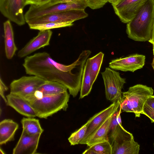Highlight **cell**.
<instances>
[{"instance_id": "cell-17", "label": "cell", "mask_w": 154, "mask_h": 154, "mask_svg": "<svg viewBox=\"0 0 154 154\" xmlns=\"http://www.w3.org/2000/svg\"><path fill=\"white\" fill-rule=\"evenodd\" d=\"M18 127V124L11 119H6L1 121L0 122V145L14 140Z\"/></svg>"}, {"instance_id": "cell-3", "label": "cell", "mask_w": 154, "mask_h": 154, "mask_svg": "<svg viewBox=\"0 0 154 154\" xmlns=\"http://www.w3.org/2000/svg\"><path fill=\"white\" fill-rule=\"evenodd\" d=\"M69 98V94L66 91L54 95L42 94L38 98L26 100L34 109L37 116L47 119L62 109L66 111Z\"/></svg>"}, {"instance_id": "cell-4", "label": "cell", "mask_w": 154, "mask_h": 154, "mask_svg": "<svg viewBox=\"0 0 154 154\" xmlns=\"http://www.w3.org/2000/svg\"><path fill=\"white\" fill-rule=\"evenodd\" d=\"M153 91L152 88L142 84L130 87L127 91L122 93L119 100L122 111L133 112L136 117H140L146 101L153 95Z\"/></svg>"}, {"instance_id": "cell-18", "label": "cell", "mask_w": 154, "mask_h": 154, "mask_svg": "<svg viewBox=\"0 0 154 154\" xmlns=\"http://www.w3.org/2000/svg\"><path fill=\"white\" fill-rule=\"evenodd\" d=\"M114 113L107 118L82 144H86L89 146L105 141H109L108 130Z\"/></svg>"}, {"instance_id": "cell-21", "label": "cell", "mask_w": 154, "mask_h": 154, "mask_svg": "<svg viewBox=\"0 0 154 154\" xmlns=\"http://www.w3.org/2000/svg\"><path fill=\"white\" fill-rule=\"evenodd\" d=\"M67 88L63 84L56 81H47L37 90L44 95L56 94L67 91Z\"/></svg>"}, {"instance_id": "cell-33", "label": "cell", "mask_w": 154, "mask_h": 154, "mask_svg": "<svg viewBox=\"0 0 154 154\" xmlns=\"http://www.w3.org/2000/svg\"><path fill=\"white\" fill-rule=\"evenodd\" d=\"M58 2H74L82 3L86 2L85 0H55Z\"/></svg>"}, {"instance_id": "cell-35", "label": "cell", "mask_w": 154, "mask_h": 154, "mask_svg": "<svg viewBox=\"0 0 154 154\" xmlns=\"http://www.w3.org/2000/svg\"><path fill=\"white\" fill-rule=\"evenodd\" d=\"M107 2L111 3L112 5L115 4L118 0H106Z\"/></svg>"}, {"instance_id": "cell-14", "label": "cell", "mask_w": 154, "mask_h": 154, "mask_svg": "<svg viewBox=\"0 0 154 154\" xmlns=\"http://www.w3.org/2000/svg\"><path fill=\"white\" fill-rule=\"evenodd\" d=\"M41 134L30 135L22 131L20 137L13 151V154L36 153Z\"/></svg>"}, {"instance_id": "cell-5", "label": "cell", "mask_w": 154, "mask_h": 154, "mask_svg": "<svg viewBox=\"0 0 154 154\" xmlns=\"http://www.w3.org/2000/svg\"><path fill=\"white\" fill-rule=\"evenodd\" d=\"M87 7L86 2H62L52 0L41 5H31L24 14L25 17L26 22L48 14L72 10H85Z\"/></svg>"}, {"instance_id": "cell-23", "label": "cell", "mask_w": 154, "mask_h": 154, "mask_svg": "<svg viewBox=\"0 0 154 154\" xmlns=\"http://www.w3.org/2000/svg\"><path fill=\"white\" fill-rule=\"evenodd\" d=\"M122 112L119 106L118 109L114 114L108 130L107 136L109 141L112 143L120 128L122 126L120 114Z\"/></svg>"}, {"instance_id": "cell-37", "label": "cell", "mask_w": 154, "mask_h": 154, "mask_svg": "<svg viewBox=\"0 0 154 154\" xmlns=\"http://www.w3.org/2000/svg\"><path fill=\"white\" fill-rule=\"evenodd\" d=\"M0 153L2 154H5V152L2 150L1 149V148L0 149Z\"/></svg>"}, {"instance_id": "cell-9", "label": "cell", "mask_w": 154, "mask_h": 154, "mask_svg": "<svg viewBox=\"0 0 154 154\" xmlns=\"http://www.w3.org/2000/svg\"><path fill=\"white\" fill-rule=\"evenodd\" d=\"M46 82L36 76H23L11 83L10 93L25 98L34 93Z\"/></svg>"}, {"instance_id": "cell-10", "label": "cell", "mask_w": 154, "mask_h": 154, "mask_svg": "<svg viewBox=\"0 0 154 154\" xmlns=\"http://www.w3.org/2000/svg\"><path fill=\"white\" fill-rule=\"evenodd\" d=\"M25 0H0V11L8 20L19 26L26 22L23 10Z\"/></svg>"}, {"instance_id": "cell-13", "label": "cell", "mask_w": 154, "mask_h": 154, "mask_svg": "<svg viewBox=\"0 0 154 154\" xmlns=\"http://www.w3.org/2000/svg\"><path fill=\"white\" fill-rule=\"evenodd\" d=\"M52 34L51 30L39 31L36 36L19 51L18 56L20 58L24 57L41 48L49 45Z\"/></svg>"}, {"instance_id": "cell-36", "label": "cell", "mask_w": 154, "mask_h": 154, "mask_svg": "<svg viewBox=\"0 0 154 154\" xmlns=\"http://www.w3.org/2000/svg\"><path fill=\"white\" fill-rule=\"evenodd\" d=\"M152 67L154 69V57L153 58L152 62Z\"/></svg>"}, {"instance_id": "cell-11", "label": "cell", "mask_w": 154, "mask_h": 154, "mask_svg": "<svg viewBox=\"0 0 154 154\" xmlns=\"http://www.w3.org/2000/svg\"><path fill=\"white\" fill-rule=\"evenodd\" d=\"M147 0H118L112 5L121 21L128 23L135 16Z\"/></svg>"}, {"instance_id": "cell-39", "label": "cell", "mask_w": 154, "mask_h": 154, "mask_svg": "<svg viewBox=\"0 0 154 154\" xmlns=\"http://www.w3.org/2000/svg\"><path fill=\"white\" fill-rule=\"evenodd\" d=\"M153 145H154V144H153Z\"/></svg>"}, {"instance_id": "cell-15", "label": "cell", "mask_w": 154, "mask_h": 154, "mask_svg": "<svg viewBox=\"0 0 154 154\" xmlns=\"http://www.w3.org/2000/svg\"><path fill=\"white\" fill-rule=\"evenodd\" d=\"M119 106V101L113 102L108 107L90 118V122L85 136L80 144H82L107 118L117 111Z\"/></svg>"}, {"instance_id": "cell-28", "label": "cell", "mask_w": 154, "mask_h": 154, "mask_svg": "<svg viewBox=\"0 0 154 154\" xmlns=\"http://www.w3.org/2000/svg\"><path fill=\"white\" fill-rule=\"evenodd\" d=\"M88 7L92 9L103 7L107 2L106 0H85Z\"/></svg>"}, {"instance_id": "cell-27", "label": "cell", "mask_w": 154, "mask_h": 154, "mask_svg": "<svg viewBox=\"0 0 154 154\" xmlns=\"http://www.w3.org/2000/svg\"><path fill=\"white\" fill-rule=\"evenodd\" d=\"M73 24V23H70L48 22L41 24L31 25H29V26L31 29L41 31L71 26Z\"/></svg>"}, {"instance_id": "cell-20", "label": "cell", "mask_w": 154, "mask_h": 154, "mask_svg": "<svg viewBox=\"0 0 154 154\" xmlns=\"http://www.w3.org/2000/svg\"><path fill=\"white\" fill-rule=\"evenodd\" d=\"M94 82L90 71L89 62L87 59L82 75L79 99L83 98L90 93Z\"/></svg>"}, {"instance_id": "cell-26", "label": "cell", "mask_w": 154, "mask_h": 154, "mask_svg": "<svg viewBox=\"0 0 154 154\" xmlns=\"http://www.w3.org/2000/svg\"><path fill=\"white\" fill-rule=\"evenodd\" d=\"M90 122L89 119L79 129L71 134L68 139L71 145L80 144L85 136Z\"/></svg>"}, {"instance_id": "cell-8", "label": "cell", "mask_w": 154, "mask_h": 154, "mask_svg": "<svg viewBox=\"0 0 154 154\" xmlns=\"http://www.w3.org/2000/svg\"><path fill=\"white\" fill-rule=\"evenodd\" d=\"M112 154H138L140 145L132 134L121 126L111 144Z\"/></svg>"}, {"instance_id": "cell-6", "label": "cell", "mask_w": 154, "mask_h": 154, "mask_svg": "<svg viewBox=\"0 0 154 154\" xmlns=\"http://www.w3.org/2000/svg\"><path fill=\"white\" fill-rule=\"evenodd\" d=\"M105 89L106 99L112 103L119 101L122 95V89L126 83L119 72L109 67L101 72Z\"/></svg>"}, {"instance_id": "cell-16", "label": "cell", "mask_w": 154, "mask_h": 154, "mask_svg": "<svg viewBox=\"0 0 154 154\" xmlns=\"http://www.w3.org/2000/svg\"><path fill=\"white\" fill-rule=\"evenodd\" d=\"M6 104L19 113L27 117L37 116L36 113L31 105L24 98L10 93L6 96Z\"/></svg>"}, {"instance_id": "cell-12", "label": "cell", "mask_w": 154, "mask_h": 154, "mask_svg": "<svg viewBox=\"0 0 154 154\" xmlns=\"http://www.w3.org/2000/svg\"><path fill=\"white\" fill-rule=\"evenodd\" d=\"M145 60L144 55L136 54L113 60L109 66L116 70L134 72L143 67Z\"/></svg>"}, {"instance_id": "cell-32", "label": "cell", "mask_w": 154, "mask_h": 154, "mask_svg": "<svg viewBox=\"0 0 154 154\" xmlns=\"http://www.w3.org/2000/svg\"><path fill=\"white\" fill-rule=\"evenodd\" d=\"M142 114L148 117L152 123H154V111L143 109Z\"/></svg>"}, {"instance_id": "cell-22", "label": "cell", "mask_w": 154, "mask_h": 154, "mask_svg": "<svg viewBox=\"0 0 154 154\" xmlns=\"http://www.w3.org/2000/svg\"><path fill=\"white\" fill-rule=\"evenodd\" d=\"M21 122L23 131L29 135L41 134L44 131L39 120L34 117L23 118Z\"/></svg>"}, {"instance_id": "cell-30", "label": "cell", "mask_w": 154, "mask_h": 154, "mask_svg": "<svg viewBox=\"0 0 154 154\" xmlns=\"http://www.w3.org/2000/svg\"><path fill=\"white\" fill-rule=\"evenodd\" d=\"M8 90V88L5 84L1 78L0 79V94L3 100L6 103L7 99L5 95V92Z\"/></svg>"}, {"instance_id": "cell-25", "label": "cell", "mask_w": 154, "mask_h": 154, "mask_svg": "<svg viewBox=\"0 0 154 154\" xmlns=\"http://www.w3.org/2000/svg\"><path fill=\"white\" fill-rule=\"evenodd\" d=\"M104 54L100 52L94 56L88 59L93 81L94 82L99 73L103 62Z\"/></svg>"}, {"instance_id": "cell-2", "label": "cell", "mask_w": 154, "mask_h": 154, "mask_svg": "<svg viewBox=\"0 0 154 154\" xmlns=\"http://www.w3.org/2000/svg\"><path fill=\"white\" fill-rule=\"evenodd\" d=\"M154 24V0H147L127 23L126 32L128 37L137 41H149Z\"/></svg>"}, {"instance_id": "cell-29", "label": "cell", "mask_w": 154, "mask_h": 154, "mask_svg": "<svg viewBox=\"0 0 154 154\" xmlns=\"http://www.w3.org/2000/svg\"><path fill=\"white\" fill-rule=\"evenodd\" d=\"M143 109L154 111V96L152 95L148 98L145 103Z\"/></svg>"}, {"instance_id": "cell-19", "label": "cell", "mask_w": 154, "mask_h": 154, "mask_svg": "<svg viewBox=\"0 0 154 154\" xmlns=\"http://www.w3.org/2000/svg\"><path fill=\"white\" fill-rule=\"evenodd\" d=\"M5 51L6 57L11 59L17 50L14 39V34L10 20H8L3 23Z\"/></svg>"}, {"instance_id": "cell-7", "label": "cell", "mask_w": 154, "mask_h": 154, "mask_svg": "<svg viewBox=\"0 0 154 154\" xmlns=\"http://www.w3.org/2000/svg\"><path fill=\"white\" fill-rule=\"evenodd\" d=\"M85 10L75 9L45 15L29 20L26 22L28 25L48 22L70 23L87 17Z\"/></svg>"}, {"instance_id": "cell-31", "label": "cell", "mask_w": 154, "mask_h": 154, "mask_svg": "<svg viewBox=\"0 0 154 154\" xmlns=\"http://www.w3.org/2000/svg\"><path fill=\"white\" fill-rule=\"evenodd\" d=\"M52 0H25L26 5H41Z\"/></svg>"}, {"instance_id": "cell-24", "label": "cell", "mask_w": 154, "mask_h": 154, "mask_svg": "<svg viewBox=\"0 0 154 154\" xmlns=\"http://www.w3.org/2000/svg\"><path fill=\"white\" fill-rule=\"evenodd\" d=\"M83 154H112V147L109 141L106 140L89 146Z\"/></svg>"}, {"instance_id": "cell-38", "label": "cell", "mask_w": 154, "mask_h": 154, "mask_svg": "<svg viewBox=\"0 0 154 154\" xmlns=\"http://www.w3.org/2000/svg\"><path fill=\"white\" fill-rule=\"evenodd\" d=\"M153 45V55H154V44L152 45Z\"/></svg>"}, {"instance_id": "cell-34", "label": "cell", "mask_w": 154, "mask_h": 154, "mask_svg": "<svg viewBox=\"0 0 154 154\" xmlns=\"http://www.w3.org/2000/svg\"><path fill=\"white\" fill-rule=\"evenodd\" d=\"M149 42L152 45L154 44V24L152 29L151 38Z\"/></svg>"}, {"instance_id": "cell-1", "label": "cell", "mask_w": 154, "mask_h": 154, "mask_svg": "<svg viewBox=\"0 0 154 154\" xmlns=\"http://www.w3.org/2000/svg\"><path fill=\"white\" fill-rule=\"evenodd\" d=\"M91 53L89 50L83 51L75 62L66 65L57 62L47 52H39L27 56L23 65L26 74L60 82L75 97L80 90L84 66Z\"/></svg>"}]
</instances>
